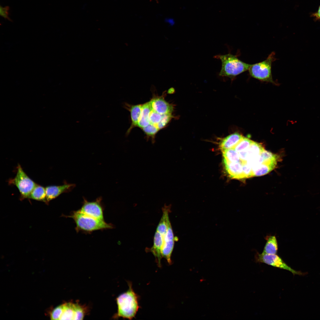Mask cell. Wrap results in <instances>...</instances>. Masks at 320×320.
<instances>
[{"label":"cell","mask_w":320,"mask_h":320,"mask_svg":"<svg viewBox=\"0 0 320 320\" xmlns=\"http://www.w3.org/2000/svg\"><path fill=\"white\" fill-rule=\"evenodd\" d=\"M65 216L73 219L76 224L75 229L77 233L90 234L94 231L111 229L114 227L111 223H108L104 220L87 215L79 210L73 211L70 215Z\"/></svg>","instance_id":"6da1fadb"},{"label":"cell","mask_w":320,"mask_h":320,"mask_svg":"<svg viewBox=\"0 0 320 320\" xmlns=\"http://www.w3.org/2000/svg\"><path fill=\"white\" fill-rule=\"evenodd\" d=\"M128 283V290L116 298L118 310L114 316L115 318L122 317L132 319L135 318L140 308L138 295L132 289L131 282Z\"/></svg>","instance_id":"7a4b0ae2"},{"label":"cell","mask_w":320,"mask_h":320,"mask_svg":"<svg viewBox=\"0 0 320 320\" xmlns=\"http://www.w3.org/2000/svg\"><path fill=\"white\" fill-rule=\"evenodd\" d=\"M220 59L222 67L219 75L229 78L232 80L239 74L249 70L252 64L239 60L236 55L230 53L216 55L214 57Z\"/></svg>","instance_id":"3957f363"},{"label":"cell","mask_w":320,"mask_h":320,"mask_svg":"<svg viewBox=\"0 0 320 320\" xmlns=\"http://www.w3.org/2000/svg\"><path fill=\"white\" fill-rule=\"evenodd\" d=\"M85 310L77 303L68 302L55 308L50 314L52 320H82Z\"/></svg>","instance_id":"277c9868"},{"label":"cell","mask_w":320,"mask_h":320,"mask_svg":"<svg viewBox=\"0 0 320 320\" xmlns=\"http://www.w3.org/2000/svg\"><path fill=\"white\" fill-rule=\"evenodd\" d=\"M275 53L272 52L265 60L252 64L248 71L250 75L260 81L269 82L276 84L273 80L271 73V65L276 59Z\"/></svg>","instance_id":"5b68a950"},{"label":"cell","mask_w":320,"mask_h":320,"mask_svg":"<svg viewBox=\"0 0 320 320\" xmlns=\"http://www.w3.org/2000/svg\"><path fill=\"white\" fill-rule=\"evenodd\" d=\"M16 175L10 179L8 183L15 186L20 194V199L22 200L28 197L37 184L25 172L21 165L18 164L17 167Z\"/></svg>","instance_id":"8992f818"},{"label":"cell","mask_w":320,"mask_h":320,"mask_svg":"<svg viewBox=\"0 0 320 320\" xmlns=\"http://www.w3.org/2000/svg\"><path fill=\"white\" fill-rule=\"evenodd\" d=\"M255 259L257 262L265 263L275 267L288 271L294 275H303L306 274L293 269L276 254L257 253L255 256Z\"/></svg>","instance_id":"52a82bcc"},{"label":"cell","mask_w":320,"mask_h":320,"mask_svg":"<svg viewBox=\"0 0 320 320\" xmlns=\"http://www.w3.org/2000/svg\"><path fill=\"white\" fill-rule=\"evenodd\" d=\"M81 212L94 218L104 220V207L102 198L99 197L95 201H89L84 198L82 205L79 209Z\"/></svg>","instance_id":"ba28073f"},{"label":"cell","mask_w":320,"mask_h":320,"mask_svg":"<svg viewBox=\"0 0 320 320\" xmlns=\"http://www.w3.org/2000/svg\"><path fill=\"white\" fill-rule=\"evenodd\" d=\"M75 187V185L65 183L62 185H50L45 187L47 199L48 203L58 197L61 194L71 191Z\"/></svg>","instance_id":"9c48e42d"},{"label":"cell","mask_w":320,"mask_h":320,"mask_svg":"<svg viewBox=\"0 0 320 320\" xmlns=\"http://www.w3.org/2000/svg\"><path fill=\"white\" fill-rule=\"evenodd\" d=\"M164 242V239L161 234L157 231L155 233L153 246L149 250L155 256L159 267H161V260L162 257V250Z\"/></svg>","instance_id":"30bf717a"},{"label":"cell","mask_w":320,"mask_h":320,"mask_svg":"<svg viewBox=\"0 0 320 320\" xmlns=\"http://www.w3.org/2000/svg\"><path fill=\"white\" fill-rule=\"evenodd\" d=\"M223 163L225 170L230 177L238 179L244 178L241 161L230 162L223 159Z\"/></svg>","instance_id":"8fae6325"},{"label":"cell","mask_w":320,"mask_h":320,"mask_svg":"<svg viewBox=\"0 0 320 320\" xmlns=\"http://www.w3.org/2000/svg\"><path fill=\"white\" fill-rule=\"evenodd\" d=\"M152 109L161 115L172 114V106L163 98L156 97L151 101Z\"/></svg>","instance_id":"7c38bea8"},{"label":"cell","mask_w":320,"mask_h":320,"mask_svg":"<svg viewBox=\"0 0 320 320\" xmlns=\"http://www.w3.org/2000/svg\"><path fill=\"white\" fill-rule=\"evenodd\" d=\"M243 137L238 132L232 134L221 140L220 143V147L222 151L233 148Z\"/></svg>","instance_id":"4fadbf2b"},{"label":"cell","mask_w":320,"mask_h":320,"mask_svg":"<svg viewBox=\"0 0 320 320\" xmlns=\"http://www.w3.org/2000/svg\"><path fill=\"white\" fill-rule=\"evenodd\" d=\"M276 162H263L262 163L252 167L253 177L265 175L274 168Z\"/></svg>","instance_id":"5bb4252c"},{"label":"cell","mask_w":320,"mask_h":320,"mask_svg":"<svg viewBox=\"0 0 320 320\" xmlns=\"http://www.w3.org/2000/svg\"><path fill=\"white\" fill-rule=\"evenodd\" d=\"M152 110L151 101L142 105L141 113L139 119L138 126L143 128L150 124V114Z\"/></svg>","instance_id":"9a60e30c"},{"label":"cell","mask_w":320,"mask_h":320,"mask_svg":"<svg viewBox=\"0 0 320 320\" xmlns=\"http://www.w3.org/2000/svg\"><path fill=\"white\" fill-rule=\"evenodd\" d=\"M170 206L165 205L162 208L163 214L157 227L156 231L159 232L164 239L167 231V219L170 212Z\"/></svg>","instance_id":"2e32d148"},{"label":"cell","mask_w":320,"mask_h":320,"mask_svg":"<svg viewBox=\"0 0 320 320\" xmlns=\"http://www.w3.org/2000/svg\"><path fill=\"white\" fill-rule=\"evenodd\" d=\"M28 199L42 201L48 204L47 199L45 187L37 184L31 193Z\"/></svg>","instance_id":"e0dca14e"},{"label":"cell","mask_w":320,"mask_h":320,"mask_svg":"<svg viewBox=\"0 0 320 320\" xmlns=\"http://www.w3.org/2000/svg\"><path fill=\"white\" fill-rule=\"evenodd\" d=\"M266 242L263 253L272 254H276L278 249L277 242L274 236H268L266 237Z\"/></svg>","instance_id":"ac0fdd59"},{"label":"cell","mask_w":320,"mask_h":320,"mask_svg":"<svg viewBox=\"0 0 320 320\" xmlns=\"http://www.w3.org/2000/svg\"><path fill=\"white\" fill-rule=\"evenodd\" d=\"M264 150L260 144L253 141L247 149L248 156L247 161L260 155Z\"/></svg>","instance_id":"d6986e66"},{"label":"cell","mask_w":320,"mask_h":320,"mask_svg":"<svg viewBox=\"0 0 320 320\" xmlns=\"http://www.w3.org/2000/svg\"><path fill=\"white\" fill-rule=\"evenodd\" d=\"M142 107V105H133L131 107L130 111L132 124L130 128L133 127L138 126Z\"/></svg>","instance_id":"ffe728a7"},{"label":"cell","mask_w":320,"mask_h":320,"mask_svg":"<svg viewBox=\"0 0 320 320\" xmlns=\"http://www.w3.org/2000/svg\"><path fill=\"white\" fill-rule=\"evenodd\" d=\"M223 159L230 162L240 161L239 153L233 148L222 151Z\"/></svg>","instance_id":"44dd1931"},{"label":"cell","mask_w":320,"mask_h":320,"mask_svg":"<svg viewBox=\"0 0 320 320\" xmlns=\"http://www.w3.org/2000/svg\"><path fill=\"white\" fill-rule=\"evenodd\" d=\"M253 142L249 138L243 137L233 148L239 153L247 149Z\"/></svg>","instance_id":"7402d4cb"},{"label":"cell","mask_w":320,"mask_h":320,"mask_svg":"<svg viewBox=\"0 0 320 320\" xmlns=\"http://www.w3.org/2000/svg\"><path fill=\"white\" fill-rule=\"evenodd\" d=\"M164 115H161L152 109L149 116L150 124L154 125L157 128L158 124L161 121Z\"/></svg>","instance_id":"603a6c76"},{"label":"cell","mask_w":320,"mask_h":320,"mask_svg":"<svg viewBox=\"0 0 320 320\" xmlns=\"http://www.w3.org/2000/svg\"><path fill=\"white\" fill-rule=\"evenodd\" d=\"M142 129L148 136L152 137L153 142H154V136L159 129L154 125L151 124Z\"/></svg>","instance_id":"cb8c5ba5"},{"label":"cell","mask_w":320,"mask_h":320,"mask_svg":"<svg viewBox=\"0 0 320 320\" xmlns=\"http://www.w3.org/2000/svg\"><path fill=\"white\" fill-rule=\"evenodd\" d=\"M242 163L243 174L244 178L253 177L252 167L247 163V162H243Z\"/></svg>","instance_id":"d4e9b609"},{"label":"cell","mask_w":320,"mask_h":320,"mask_svg":"<svg viewBox=\"0 0 320 320\" xmlns=\"http://www.w3.org/2000/svg\"><path fill=\"white\" fill-rule=\"evenodd\" d=\"M260 155L263 159V162H268L276 160L277 156L276 155L265 150Z\"/></svg>","instance_id":"484cf974"},{"label":"cell","mask_w":320,"mask_h":320,"mask_svg":"<svg viewBox=\"0 0 320 320\" xmlns=\"http://www.w3.org/2000/svg\"><path fill=\"white\" fill-rule=\"evenodd\" d=\"M172 116V114L164 115L158 124L157 128L159 130L164 127L170 121Z\"/></svg>","instance_id":"4316f807"},{"label":"cell","mask_w":320,"mask_h":320,"mask_svg":"<svg viewBox=\"0 0 320 320\" xmlns=\"http://www.w3.org/2000/svg\"><path fill=\"white\" fill-rule=\"evenodd\" d=\"M9 7L8 6H6L4 7H0V15L4 18L5 19H7L8 20L12 21V20L9 17Z\"/></svg>","instance_id":"83f0119b"},{"label":"cell","mask_w":320,"mask_h":320,"mask_svg":"<svg viewBox=\"0 0 320 320\" xmlns=\"http://www.w3.org/2000/svg\"><path fill=\"white\" fill-rule=\"evenodd\" d=\"M315 15L316 17L320 19V6L319 7L318 12Z\"/></svg>","instance_id":"f1b7e54d"}]
</instances>
